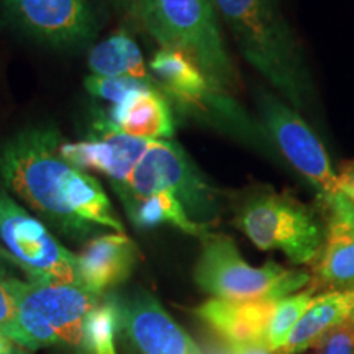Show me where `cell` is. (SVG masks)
Here are the masks:
<instances>
[{"instance_id": "6da1fadb", "label": "cell", "mask_w": 354, "mask_h": 354, "mask_svg": "<svg viewBox=\"0 0 354 354\" xmlns=\"http://www.w3.org/2000/svg\"><path fill=\"white\" fill-rule=\"evenodd\" d=\"M63 141L50 127L17 133L0 148V185L73 241L100 228L125 233L104 187L61 156Z\"/></svg>"}, {"instance_id": "7a4b0ae2", "label": "cell", "mask_w": 354, "mask_h": 354, "mask_svg": "<svg viewBox=\"0 0 354 354\" xmlns=\"http://www.w3.org/2000/svg\"><path fill=\"white\" fill-rule=\"evenodd\" d=\"M220 21L241 56L274 92L297 112L315 102V87L302 48L277 0H214Z\"/></svg>"}, {"instance_id": "3957f363", "label": "cell", "mask_w": 354, "mask_h": 354, "mask_svg": "<svg viewBox=\"0 0 354 354\" xmlns=\"http://www.w3.org/2000/svg\"><path fill=\"white\" fill-rule=\"evenodd\" d=\"M174 112L196 118L263 153H276L259 118L251 117L233 94L216 86L184 51L159 48L148 64Z\"/></svg>"}, {"instance_id": "277c9868", "label": "cell", "mask_w": 354, "mask_h": 354, "mask_svg": "<svg viewBox=\"0 0 354 354\" xmlns=\"http://www.w3.org/2000/svg\"><path fill=\"white\" fill-rule=\"evenodd\" d=\"M138 19L161 48L184 51L230 94L241 79L223 39L214 0H140Z\"/></svg>"}, {"instance_id": "5b68a950", "label": "cell", "mask_w": 354, "mask_h": 354, "mask_svg": "<svg viewBox=\"0 0 354 354\" xmlns=\"http://www.w3.org/2000/svg\"><path fill=\"white\" fill-rule=\"evenodd\" d=\"M7 284L17 312L3 336L28 351L55 344L79 349L84 322L104 297L74 284H41L17 277H8Z\"/></svg>"}, {"instance_id": "8992f818", "label": "cell", "mask_w": 354, "mask_h": 354, "mask_svg": "<svg viewBox=\"0 0 354 354\" xmlns=\"http://www.w3.org/2000/svg\"><path fill=\"white\" fill-rule=\"evenodd\" d=\"M233 223L256 248L281 251L294 264L317 261L325 225L294 196L269 187L248 192L234 212Z\"/></svg>"}, {"instance_id": "52a82bcc", "label": "cell", "mask_w": 354, "mask_h": 354, "mask_svg": "<svg viewBox=\"0 0 354 354\" xmlns=\"http://www.w3.org/2000/svg\"><path fill=\"white\" fill-rule=\"evenodd\" d=\"M201 241L194 281L212 299L281 300L310 282L308 272L287 269L274 261L259 268L251 266L227 234L209 232Z\"/></svg>"}, {"instance_id": "ba28073f", "label": "cell", "mask_w": 354, "mask_h": 354, "mask_svg": "<svg viewBox=\"0 0 354 354\" xmlns=\"http://www.w3.org/2000/svg\"><path fill=\"white\" fill-rule=\"evenodd\" d=\"M112 187L113 192L125 190L135 196L174 194L197 223L209 225L207 220L214 218L220 210V190L174 140L153 141L133 169L128 183Z\"/></svg>"}, {"instance_id": "9c48e42d", "label": "cell", "mask_w": 354, "mask_h": 354, "mask_svg": "<svg viewBox=\"0 0 354 354\" xmlns=\"http://www.w3.org/2000/svg\"><path fill=\"white\" fill-rule=\"evenodd\" d=\"M0 246L28 281L81 286L77 254L71 253L37 216L0 185Z\"/></svg>"}, {"instance_id": "30bf717a", "label": "cell", "mask_w": 354, "mask_h": 354, "mask_svg": "<svg viewBox=\"0 0 354 354\" xmlns=\"http://www.w3.org/2000/svg\"><path fill=\"white\" fill-rule=\"evenodd\" d=\"M261 125L281 156L304 177L318 198L325 201L342 192L339 176L320 138L297 110L276 92L258 87L254 92Z\"/></svg>"}, {"instance_id": "8fae6325", "label": "cell", "mask_w": 354, "mask_h": 354, "mask_svg": "<svg viewBox=\"0 0 354 354\" xmlns=\"http://www.w3.org/2000/svg\"><path fill=\"white\" fill-rule=\"evenodd\" d=\"M7 19L21 32L56 48H76L95 37L88 0H3Z\"/></svg>"}, {"instance_id": "7c38bea8", "label": "cell", "mask_w": 354, "mask_h": 354, "mask_svg": "<svg viewBox=\"0 0 354 354\" xmlns=\"http://www.w3.org/2000/svg\"><path fill=\"white\" fill-rule=\"evenodd\" d=\"M120 307L122 328L141 354H202L201 346L149 292H133L120 300Z\"/></svg>"}, {"instance_id": "4fadbf2b", "label": "cell", "mask_w": 354, "mask_h": 354, "mask_svg": "<svg viewBox=\"0 0 354 354\" xmlns=\"http://www.w3.org/2000/svg\"><path fill=\"white\" fill-rule=\"evenodd\" d=\"M153 141L112 130L100 123L95 133L79 141H63L61 156L81 171H95L109 177L112 185L127 184L133 169Z\"/></svg>"}, {"instance_id": "5bb4252c", "label": "cell", "mask_w": 354, "mask_h": 354, "mask_svg": "<svg viewBox=\"0 0 354 354\" xmlns=\"http://www.w3.org/2000/svg\"><path fill=\"white\" fill-rule=\"evenodd\" d=\"M325 240L315 264L317 282L331 290L354 287V203L338 192L322 201Z\"/></svg>"}, {"instance_id": "9a60e30c", "label": "cell", "mask_w": 354, "mask_h": 354, "mask_svg": "<svg viewBox=\"0 0 354 354\" xmlns=\"http://www.w3.org/2000/svg\"><path fill=\"white\" fill-rule=\"evenodd\" d=\"M140 259L138 246L125 233L97 234L77 254L81 286L105 295L131 276Z\"/></svg>"}, {"instance_id": "2e32d148", "label": "cell", "mask_w": 354, "mask_h": 354, "mask_svg": "<svg viewBox=\"0 0 354 354\" xmlns=\"http://www.w3.org/2000/svg\"><path fill=\"white\" fill-rule=\"evenodd\" d=\"M279 300H223L209 299L194 313L225 343H264L269 322Z\"/></svg>"}, {"instance_id": "e0dca14e", "label": "cell", "mask_w": 354, "mask_h": 354, "mask_svg": "<svg viewBox=\"0 0 354 354\" xmlns=\"http://www.w3.org/2000/svg\"><path fill=\"white\" fill-rule=\"evenodd\" d=\"M99 123L146 141H167L176 133L174 110L158 87L133 92L112 105Z\"/></svg>"}, {"instance_id": "ac0fdd59", "label": "cell", "mask_w": 354, "mask_h": 354, "mask_svg": "<svg viewBox=\"0 0 354 354\" xmlns=\"http://www.w3.org/2000/svg\"><path fill=\"white\" fill-rule=\"evenodd\" d=\"M353 320L354 287L315 295L307 312L292 330L287 343L276 354H302L308 348L317 346L331 331Z\"/></svg>"}, {"instance_id": "d6986e66", "label": "cell", "mask_w": 354, "mask_h": 354, "mask_svg": "<svg viewBox=\"0 0 354 354\" xmlns=\"http://www.w3.org/2000/svg\"><path fill=\"white\" fill-rule=\"evenodd\" d=\"M117 197L125 207L128 218L138 230H151L159 225H172L180 232L202 238L209 233V225L197 223L190 218L184 205L174 194L156 192L149 196H135V194L118 190Z\"/></svg>"}, {"instance_id": "ffe728a7", "label": "cell", "mask_w": 354, "mask_h": 354, "mask_svg": "<svg viewBox=\"0 0 354 354\" xmlns=\"http://www.w3.org/2000/svg\"><path fill=\"white\" fill-rule=\"evenodd\" d=\"M87 66L94 76L156 81L146 68L140 46L127 32H117L95 44L88 53Z\"/></svg>"}, {"instance_id": "44dd1931", "label": "cell", "mask_w": 354, "mask_h": 354, "mask_svg": "<svg viewBox=\"0 0 354 354\" xmlns=\"http://www.w3.org/2000/svg\"><path fill=\"white\" fill-rule=\"evenodd\" d=\"M122 326L120 299L105 294L84 322L81 354H117V333Z\"/></svg>"}, {"instance_id": "7402d4cb", "label": "cell", "mask_w": 354, "mask_h": 354, "mask_svg": "<svg viewBox=\"0 0 354 354\" xmlns=\"http://www.w3.org/2000/svg\"><path fill=\"white\" fill-rule=\"evenodd\" d=\"M313 299H315V294L310 289L292 294L276 304L264 342L266 346L271 349L272 353H277L287 343L292 330L295 328V325H297L304 313L307 312Z\"/></svg>"}, {"instance_id": "603a6c76", "label": "cell", "mask_w": 354, "mask_h": 354, "mask_svg": "<svg viewBox=\"0 0 354 354\" xmlns=\"http://www.w3.org/2000/svg\"><path fill=\"white\" fill-rule=\"evenodd\" d=\"M84 86L87 92H91L97 99L107 100L112 105L120 104L133 92L145 91L149 87L159 88L156 81H143V79L135 77H102L94 74L84 79Z\"/></svg>"}, {"instance_id": "cb8c5ba5", "label": "cell", "mask_w": 354, "mask_h": 354, "mask_svg": "<svg viewBox=\"0 0 354 354\" xmlns=\"http://www.w3.org/2000/svg\"><path fill=\"white\" fill-rule=\"evenodd\" d=\"M315 348L317 354H354V320L331 331Z\"/></svg>"}, {"instance_id": "d4e9b609", "label": "cell", "mask_w": 354, "mask_h": 354, "mask_svg": "<svg viewBox=\"0 0 354 354\" xmlns=\"http://www.w3.org/2000/svg\"><path fill=\"white\" fill-rule=\"evenodd\" d=\"M17 305L10 289H8L7 279H0V333H6L8 326L15 318Z\"/></svg>"}, {"instance_id": "484cf974", "label": "cell", "mask_w": 354, "mask_h": 354, "mask_svg": "<svg viewBox=\"0 0 354 354\" xmlns=\"http://www.w3.org/2000/svg\"><path fill=\"white\" fill-rule=\"evenodd\" d=\"M339 185H342L343 194H346L349 201L354 203V159L344 162V166L339 171Z\"/></svg>"}, {"instance_id": "4316f807", "label": "cell", "mask_w": 354, "mask_h": 354, "mask_svg": "<svg viewBox=\"0 0 354 354\" xmlns=\"http://www.w3.org/2000/svg\"><path fill=\"white\" fill-rule=\"evenodd\" d=\"M202 354H234L232 346L220 338H203Z\"/></svg>"}, {"instance_id": "83f0119b", "label": "cell", "mask_w": 354, "mask_h": 354, "mask_svg": "<svg viewBox=\"0 0 354 354\" xmlns=\"http://www.w3.org/2000/svg\"><path fill=\"white\" fill-rule=\"evenodd\" d=\"M232 346V344H230ZM234 354H276L271 349L266 346L264 343H254V344H238V346H232Z\"/></svg>"}, {"instance_id": "f1b7e54d", "label": "cell", "mask_w": 354, "mask_h": 354, "mask_svg": "<svg viewBox=\"0 0 354 354\" xmlns=\"http://www.w3.org/2000/svg\"><path fill=\"white\" fill-rule=\"evenodd\" d=\"M0 354H26L24 348H20L19 344H15L7 336L0 333Z\"/></svg>"}, {"instance_id": "f546056e", "label": "cell", "mask_w": 354, "mask_h": 354, "mask_svg": "<svg viewBox=\"0 0 354 354\" xmlns=\"http://www.w3.org/2000/svg\"><path fill=\"white\" fill-rule=\"evenodd\" d=\"M10 264H13L10 256H8L7 251L0 246V279L13 277L10 276Z\"/></svg>"}, {"instance_id": "4dcf8cb0", "label": "cell", "mask_w": 354, "mask_h": 354, "mask_svg": "<svg viewBox=\"0 0 354 354\" xmlns=\"http://www.w3.org/2000/svg\"><path fill=\"white\" fill-rule=\"evenodd\" d=\"M122 6L127 8L128 12L135 13L138 17V10H140V0H120Z\"/></svg>"}]
</instances>
